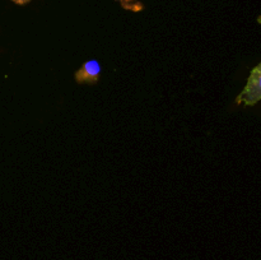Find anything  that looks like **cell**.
<instances>
[{
	"label": "cell",
	"instance_id": "cell-2",
	"mask_svg": "<svg viewBox=\"0 0 261 260\" xmlns=\"http://www.w3.org/2000/svg\"><path fill=\"white\" fill-rule=\"evenodd\" d=\"M99 75H101V64L97 60H94V59L87 60L86 63L75 71V74H74L76 83L79 84L97 83L99 79Z\"/></svg>",
	"mask_w": 261,
	"mask_h": 260
},
{
	"label": "cell",
	"instance_id": "cell-1",
	"mask_svg": "<svg viewBox=\"0 0 261 260\" xmlns=\"http://www.w3.org/2000/svg\"><path fill=\"white\" fill-rule=\"evenodd\" d=\"M261 101V63L252 69L244 91L237 96V103L252 106Z\"/></svg>",
	"mask_w": 261,
	"mask_h": 260
},
{
	"label": "cell",
	"instance_id": "cell-3",
	"mask_svg": "<svg viewBox=\"0 0 261 260\" xmlns=\"http://www.w3.org/2000/svg\"><path fill=\"white\" fill-rule=\"evenodd\" d=\"M13 2L18 5H24V4H27V3H30L31 0H13Z\"/></svg>",
	"mask_w": 261,
	"mask_h": 260
}]
</instances>
